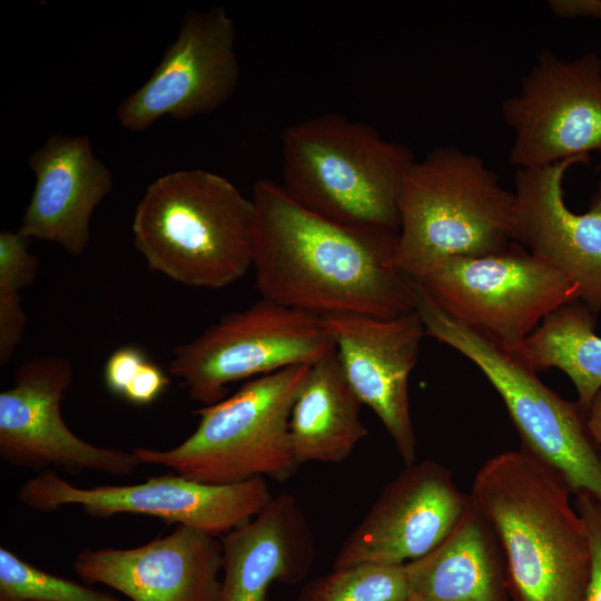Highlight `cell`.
Returning a JSON list of instances; mask_svg holds the SVG:
<instances>
[{
	"mask_svg": "<svg viewBox=\"0 0 601 601\" xmlns=\"http://www.w3.org/2000/svg\"><path fill=\"white\" fill-rule=\"evenodd\" d=\"M252 200L262 298L318 316L393 318L415 311L411 282L392 262L398 231L326 219L268 179L254 184Z\"/></svg>",
	"mask_w": 601,
	"mask_h": 601,
	"instance_id": "obj_1",
	"label": "cell"
},
{
	"mask_svg": "<svg viewBox=\"0 0 601 601\" xmlns=\"http://www.w3.org/2000/svg\"><path fill=\"white\" fill-rule=\"evenodd\" d=\"M564 479L523 450L490 457L470 494L506 561L511 601H585L590 545Z\"/></svg>",
	"mask_w": 601,
	"mask_h": 601,
	"instance_id": "obj_2",
	"label": "cell"
},
{
	"mask_svg": "<svg viewBox=\"0 0 601 601\" xmlns=\"http://www.w3.org/2000/svg\"><path fill=\"white\" fill-rule=\"evenodd\" d=\"M252 199L220 175L178 170L152 181L132 219L148 267L190 287L221 288L253 266Z\"/></svg>",
	"mask_w": 601,
	"mask_h": 601,
	"instance_id": "obj_3",
	"label": "cell"
},
{
	"mask_svg": "<svg viewBox=\"0 0 601 601\" xmlns=\"http://www.w3.org/2000/svg\"><path fill=\"white\" fill-rule=\"evenodd\" d=\"M282 158V187L304 208L343 225L398 231L397 203L415 160L407 146L333 111L285 128Z\"/></svg>",
	"mask_w": 601,
	"mask_h": 601,
	"instance_id": "obj_4",
	"label": "cell"
},
{
	"mask_svg": "<svg viewBox=\"0 0 601 601\" xmlns=\"http://www.w3.org/2000/svg\"><path fill=\"white\" fill-rule=\"evenodd\" d=\"M513 207V191L479 156L436 147L405 175L393 265L417 279L449 258L503 253L512 243Z\"/></svg>",
	"mask_w": 601,
	"mask_h": 601,
	"instance_id": "obj_5",
	"label": "cell"
},
{
	"mask_svg": "<svg viewBox=\"0 0 601 601\" xmlns=\"http://www.w3.org/2000/svg\"><path fill=\"white\" fill-rule=\"evenodd\" d=\"M311 365L252 378L231 396L196 410V430L173 449L132 451L141 464L165 466L201 483L236 484L256 477L284 482L299 466L289 420Z\"/></svg>",
	"mask_w": 601,
	"mask_h": 601,
	"instance_id": "obj_6",
	"label": "cell"
},
{
	"mask_svg": "<svg viewBox=\"0 0 601 601\" xmlns=\"http://www.w3.org/2000/svg\"><path fill=\"white\" fill-rule=\"evenodd\" d=\"M415 311L425 333L474 363L501 396L520 435L521 450L558 472L573 494L601 502V451L585 411L544 385L536 372L446 315L415 280Z\"/></svg>",
	"mask_w": 601,
	"mask_h": 601,
	"instance_id": "obj_7",
	"label": "cell"
},
{
	"mask_svg": "<svg viewBox=\"0 0 601 601\" xmlns=\"http://www.w3.org/2000/svg\"><path fill=\"white\" fill-rule=\"evenodd\" d=\"M413 280L446 315L519 359L544 317L579 299L568 276L514 242L500 254L445 259Z\"/></svg>",
	"mask_w": 601,
	"mask_h": 601,
	"instance_id": "obj_8",
	"label": "cell"
},
{
	"mask_svg": "<svg viewBox=\"0 0 601 601\" xmlns=\"http://www.w3.org/2000/svg\"><path fill=\"white\" fill-rule=\"evenodd\" d=\"M333 349L318 315L262 298L177 345L169 373L206 406L224 400L234 382L314 364Z\"/></svg>",
	"mask_w": 601,
	"mask_h": 601,
	"instance_id": "obj_9",
	"label": "cell"
},
{
	"mask_svg": "<svg viewBox=\"0 0 601 601\" xmlns=\"http://www.w3.org/2000/svg\"><path fill=\"white\" fill-rule=\"evenodd\" d=\"M273 496L264 477L236 484H207L175 472L130 485L79 487L52 470L21 485L18 500L38 511L78 505L92 518L139 514L223 536L255 518Z\"/></svg>",
	"mask_w": 601,
	"mask_h": 601,
	"instance_id": "obj_10",
	"label": "cell"
},
{
	"mask_svg": "<svg viewBox=\"0 0 601 601\" xmlns=\"http://www.w3.org/2000/svg\"><path fill=\"white\" fill-rule=\"evenodd\" d=\"M501 114L513 131L509 160L515 168L601 151V57L587 52L566 61L542 50Z\"/></svg>",
	"mask_w": 601,
	"mask_h": 601,
	"instance_id": "obj_11",
	"label": "cell"
},
{
	"mask_svg": "<svg viewBox=\"0 0 601 601\" xmlns=\"http://www.w3.org/2000/svg\"><path fill=\"white\" fill-rule=\"evenodd\" d=\"M72 378V365L57 355L17 370L14 384L0 393V457L33 470L131 475L141 464L134 451L93 445L65 423L60 404Z\"/></svg>",
	"mask_w": 601,
	"mask_h": 601,
	"instance_id": "obj_12",
	"label": "cell"
},
{
	"mask_svg": "<svg viewBox=\"0 0 601 601\" xmlns=\"http://www.w3.org/2000/svg\"><path fill=\"white\" fill-rule=\"evenodd\" d=\"M235 36L224 7L188 10L149 79L119 104L120 125L142 131L162 116L187 120L221 107L240 76Z\"/></svg>",
	"mask_w": 601,
	"mask_h": 601,
	"instance_id": "obj_13",
	"label": "cell"
},
{
	"mask_svg": "<svg viewBox=\"0 0 601 601\" xmlns=\"http://www.w3.org/2000/svg\"><path fill=\"white\" fill-rule=\"evenodd\" d=\"M470 504L443 464L424 460L405 465L344 540L333 568L420 559L450 535Z\"/></svg>",
	"mask_w": 601,
	"mask_h": 601,
	"instance_id": "obj_14",
	"label": "cell"
},
{
	"mask_svg": "<svg viewBox=\"0 0 601 601\" xmlns=\"http://www.w3.org/2000/svg\"><path fill=\"white\" fill-rule=\"evenodd\" d=\"M319 317L359 402L380 418L404 465L416 462L408 378L425 334L417 312L393 318L354 313Z\"/></svg>",
	"mask_w": 601,
	"mask_h": 601,
	"instance_id": "obj_15",
	"label": "cell"
},
{
	"mask_svg": "<svg viewBox=\"0 0 601 601\" xmlns=\"http://www.w3.org/2000/svg\"><path fill=\"white\" fill-rule=\"evenodd\" d=\"M590 156L552 165L515 168L512 242L568 276L579 300L601 311V188L589 209L573 213L565 204L563 179L574 165H590Z\"/></svg>",
	"mask_w": 601,
	"mask_h": 601,
	"instance_id": "obj_16",
	"label": "cell"
},
{
	"mask_svg": "<svg viewBox=\"0 0 601 601\" xmlns=\"http://www.w3.org/2000/svg\"><path fill=\"white\" fill-rule=\"evenodd\" d=\"M221 539L186 525L137 548L83 549L73 560L85 582L130 601H221Z\"/></svg>",
	"mask_w": 601,
	"mask_h": 601,
	"instance_id": "obj_17",
	"label": "cell"
},
{
	"mask_svg": "<svg viewBox=\"0 0 601 601\" xmlns=\"http://www.w3.org/2000/svg\"><path fill=\"white\" fill-rule=\"evenodd\" d=\"M36 185L18 231L81 255L89 245L96 207L112 190L114 177L88 136L56 134L28 160Z\"/></svg>",
	"mask_w": 601,
	"mask_h": 601,
	"instance_id": "obj_18",
	"label": "cell"
},
{
	"mask_svg": "<svg viewBox=\"0 0 601 601\" xmlns=\"http://www.w3.org/2000/svg\"><path fill=\"white\" fill-rule=\"evenodd\" d=\"M220 539L221 601H266L273 582L304 580L315 556L308 521L288 493L273 497L255 518Z\"/></svg>",
	"mask_w": 601,
	"mask_h": 601,
	"instance_id": "obj_19",
	"label": "cell"
},
{
	"mask_svg": "<svg viewBox=\"0 0 601 601\" xmlns=\"http://www.w3.org/2000/svg\"><path fill=\"white\" fill-rule=\"evenodd\" d=\"M405 571L410 601H511L502 545L472 502L450 535Z\"/></svg>",
	"mask_w": 601,
	"mask_h": 601,
	"instance_id": "obj_20",
	"label": "cell"
},
{
	"mask_svg": "<svg viewBox=\"0 0 601 601\" xmlns=\"http://www.w3.org/2000/svg\"><path fill=\"white\" fill-rule=\"evenodd\" d=\"M361 404L346 380L336 347L312 364L289 420L298 465L347 459L368 433L359 416Z\"/></svg>",
	"mask_w": 601,
	"mask_h": 601,
	"instance_id": "obj_21",
	"label": "cell"
},
{
	"mask_svg": "<svg viewBox=\"0 0 601 601\" xmlns=\"http://www.w3.org/2000/svg\"><path fill=\"white\" fill-rule=\"evenodd\" d=\"M594 324L595 313L585 304L566 303L526 337L521 359L534 372L555 367L565 373L585 412L601 391V337Z\"/></svg>",
	"mask_w": 601,
	"mask_h": 601,
	"instance_id": "obj_22",
	"label": "cell"
},
{
	"mask_svg": "<svg viewBox=\"0 0 601 601\" xmlns=\"http://www.w3.org/2000/svg\"><path fill=\"white\" fill-rule=\"evenodd\" d=\"M297 601H410L405 564L364 562L333 568L306 584Z\"/></svg>",
	"mask_w": 601,
	"mask_h": 601,
	"instance_id": "obj_23",
	"label": "cell"
},
{
	"mask_svg": "<svg viewBox=\"0 0 601 601\" xmlns=\"http://www.w3.org/2000/svg\"><path fill=\"white\" fill-rule=\"evenodd\" d=\"M0 601H122L30 564L0 548Z\"/></svg>",
	"mask_w": 601,
	"mask_h": 601,
	"instance_id": "obj_24",
	"label": "cell"
},
{
	"mask_svg": "<svg viewBox=\"0 0 601 601\" xmlns=\"http://www.w3.org/2000/svg\"><path fill=\"white\" fill-rule=\"evenodd\" d=\"M28 242L18 230L0 231V297H18L35 280L39 262Z\"/></svg>",
	"mask_w": 601,
	"mask_h": 601,
	"instance_id": "obj_25",
	"label": "cell"
},
{
	"mask_svg": "<svg viewBox=\"0 0 601 601\" xmlns=\"http://www.w3.org/2000/svg\"><path fill=\"white\" fill-rule=\"evenodd\" d=\"M574 496L573 505L582 519L590 545L585 601H601V502L588 492H578Z\"/></svg>",
	"mask_w": 601,
	"mask_h": 601,
	"instance_id": "obj_26",
	"label": "cell"
},
{
	"mask_svg": "<svg viewBox=\"0 0 601 601\" xmlns=\"http://www.w3.org/2000/svg\"><path fill=\"white\" fill-rule=\"evenodd\" d=\"M147 359L145 353L136 346L127 345L115 351L104 370L107 388L114 395L122 397L127 386Z\"/></svg>",
	"mask_w": 601,
	"mask_h": 601,
	"instance_id": "obj_27",
	"label": "cell"
},
{
	"mask_svg": "<svg viewBox=\"0 0 601 601\" xmlns=\"http://www.w3.org/2000/svg\"><path fill=\"white\" fill-rule=\"evenodd\" d=\"M169 383V377L165 372L147 359L127 386L121 398L135 405H148L166 391Z\"/></svg>",
	"mask_w": 601,
	"mask_h": 601,
	"instance_id": "obj_28",
	"label": "cell"
},
{
	"mask_svg": "<svg viewBox=\"0 0 601 601\" xmlns=\"http://www.w3.org/2000/svg\"><path fill=\"white\" fill-rule=\"evenodd\" d=\"M548 6L561 18H594L601 20L600 0H551Z\"/></svg>",
	"mask_w": 601,
	"mask_h": 601,
	"instance_id": "obj_29",
	"label": "cell"
},
{
	"mask_svg": "<svg viewBox=\"0 0 601 601\" xmlns=\"http://www.w3.org/2000/svg\"><path fill=\"white\" fill-rule=\"evenodd\" d=\"M585 414L590 435L595 444L601 447V391L595 395Z\"/></svg>",
	"mask_w": 601,
	"mask_h": 601,
	"instance_id": "obj_30",
	"label": "cell"
},
{
	"mask_svg": "<svg viewBox=\"0 0 601 601\" xmlns=\"http://www.w3.org/2000/svg\"><path fill=\"white\" fill-rule=\"evenodd\" d=\"M599 169H601V165L599 166ZM598 188H601V181L599 183V187Z\"/></svg>",
	"mask_w": 601,
	"mask_h": 601,
	"instance_id": "obj_31",
	"label": "cell"
}]
</instances>
